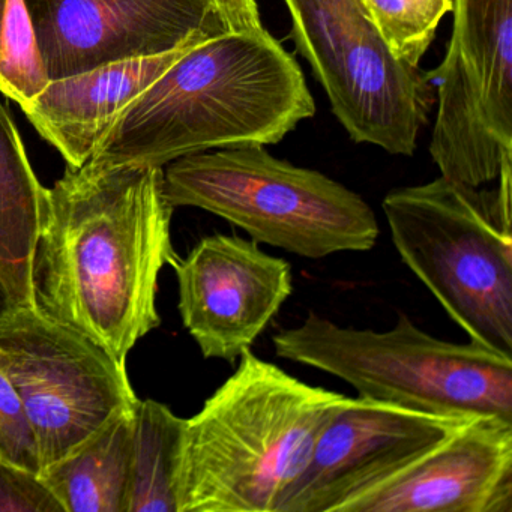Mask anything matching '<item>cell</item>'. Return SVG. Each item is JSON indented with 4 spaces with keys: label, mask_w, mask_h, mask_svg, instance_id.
<instances>
[{
    "label": "cell",
    "mask_w": 512,
    "mask_h": 512,
    "mask_svg": "<svg viewBox=\"0 0 512 512\" xmlns=\"http://www.w3.org/2000/svg\"><path fill=\"white\" fill-rule=\"evenodd\" d=\"M200 35L161 55L112 62L64 79L22 107L35 130L61 152L68 166L82 167L122 112L194 44Z\"/></svg>",
    "instance_id": "cell-14"
},
{
    "label": "cell",
    "mask_w": 512,
    "mask_h": 512,
    "mask_svg": "<svg viewBox=\"0 0 512 512\" xmlns=\"http://www.w3.org/2000/svg\"><path fill=\"white\" fill-rule=\"evenodd\" d=\"M16 308V301H14L13 295H11L4 278L0 275V320L10 316Z\"/></svg>",
    "instance_id": "cell-22"
},
{
    "label": "cell",
    "mask_w": 512,
    "mask_h": 512,
    "mask_svg": "<svg viewBox=\"0 0 512 512\" xmlns=\"http://www.w3.org/2000/svg\"><path fill=\"white\" fill-rule=\"evenodd\" d=\"M290 38L355 143L412 157L433 109L430 74L397 61L361 0H284Z\"/></svg>",
    "instance_id": "cell-7"
},
{
    "label": "cell",
    "mask_w": 512,
    "mask_h": 512,
    "mask_svg": "<svg viewBox=\"0 0 512 512\" xmlns=\"http://www.w3.org/2000/svg\"><path fill=\"white\" fill-rule=\"evenodd\" d=\"M346 398L245 349L235 373L185 419L178 512H277Z\"/></svg>",
    "instance_id": "cell-3"
},
{
    "label": "cell",
    "mask_w": 512,
    "mask_h": 512,
    "mask_svg": "<svg viewBox=\"0 0 512 512\" xmlns=\"http://www.w3.org/2000/svg\"><path fill=\"white\" fill-rule=\"evenodd\" d=\"M0 367L28 413L41 472L139 400L124 365L34 307L0 320Z\"/></svg>",
    "instance_id": "cell-8"
},
{
    "label": "cell",
    "mask_w": 512,
    "mask_h": 512,
    "mask_svg": "<svg viewBox=\"0 0 512 512\" xmlns=\"http://www.w3.org/2000/svg\"><path fill=\"white\" fill-rule=\"evenodd\" d=\"M482 190L440 178L382 208L395 250L473 343L512 356V166Z\"/></svg>",
    "instance_id": "cell-4"
},
{
    "label": "cell",
    "mask_w": 512,
    "mask_h": 512,
    "mask_svg": "<svg viewBox=\"0 0 512 512\" xmlns=\"http://www.w3.org/2000/svg\"><path fill=\"white\" fill-rule=\"evenodd\" d=\"M466 419L347 397L277 512H337L356 494L430 451Z\"/></svg>",
    "instance_id": "cell-11"
},
{
    "label": "cell",
    "mask_w": 512,
    "mask_h": 512,
    "mask_svg": "<svg viewBox=\"0 0 512 512\" xmlns=\"http://www.w3.org/2000/svg\"><path fill=\"white\" fill-rule=\"evenodd\" d=\"M49 82L28 10L23 0H8L0 41V92L23 107Z\"/></svg>",
    "instance_id": "cell-19"
},
{
    "label": "cell",
    "mask_w": 512,
    "mask_h": 512,
    "mask_svg": "<svg viewBox=\"0 0 512 512\" xmlns=\"http://www.w3.org/2000/svg\"><path fill=\"white\" fill-rule=\"evenodd\" d=\"M337 512H512V421L494 415L466 419Z\"/></svg>",
    "instance_id": "cell-13"
},
{
    "label": "cell",
    "mask_w": 512,
    "mask_h": 512,
    "mask_svg": "<svg viewBox=\"0 0 512 512\" xmlns=\"http://www.w3.org/2000/svg\"><path fill=\"white\" fill-rule=\"evenodd\" d=\"M19 130L0 101V275L17 307H32V256L49 206Z\"/></svg>",
    "instance_id": "cell-15"
},
{
    "label": "cell",
    "mask_w": 512,
    "mask_h": 512,
    "mask_svg": "<svg viewBox=\"0 0 512 512\" xmlns=\"http://www.w3.org/2000/svg\"><path fill=\"white\" fill-rule=\"evenodd\" d=\"M173 269L185 328L206 359L230 364L251 349L293 292L289 262L235 235L206 236Z\"/></svg>",
    "instance_id": "cell-12"
},
{
    "label": "cell",
    "mask_w": 512,
    "mask_h": 512,
    "mask_svg": "<svg viewBox=\"0 0 512 512\" xmlns=\"http://www.w3.org/2000/svg\"><path fill=\"white\" fill-rule=\"evenodd\" d=\"M184 424L166 404L136 401L127 512H178L175 482Z\"/></svg>",
    "instance_id": "cell-17"
},
{
    "label": "cell",
    "mask_w": 512,
    "mask_h": 512,
    "mask_svg": "<svg viewBox=\"0 0 512 512\" xmlns=\"http://www.w3.org/2000/svg\"><path fill=\"white\" fill-rule=\"evenodd\" d=\"M50 80L226 31L214 0H23Z\"/></svg>",
    "instance_id": "cell-10"
},
{
    "label": "cell",
    "mask_w": 512,
    "mask_h": 512,
    "mask_svg": "<svg viewBox=\"0 0 512 512\" xmlns=\"http://www.w3.org/2000/svg\"><path fill=\"white\" fill-rule=\"evenodd\" d=\"M163 167H71L50 188L32 256V307L118 364L158 328V278L181 257Z\"/></svg>",
    "instance_id": "cell-1"
},
{
    "label": "cell",
    "mask_w": 512,
    "mask_h": 512,
    "mask_svg": "<svg viewBox=\"0 0 512 512\" xmlns=\"http://www.w3.org/2000/svg\"><path fill=\"white\" fill-rule=\"evenodd\" d=\"M133 409L40 473L64 512H127Z\"/></svg>",
    "instance_id": "cell-16"
},
{
    "label": "cell",
    "mask_w": 512,
    "mask_h": 512,
    "mask_svg": "<svg viewBox=\"0 0 512 512\" xmlns=\"http://www.w3.org/2000/svg\"><path fill=\"white\" fill-rule=\"evenodd\" d=\"M164 194L173 208L211 212L257 244L305 259L364 253L379 238L376 214L358 193L278 160L259 143L172 161L164 170Z\"/></svg>",
    "instance_id": "cell-6"
},
{
    "label": "cell",
    "mask_w": 512,
    "mask_h": 512,
    "mask_svg": "<svg viewBox=\"0 0 512 512\" xmlns=\"http://www.w3.org/2000/svg\"><path fill=\"white\" fill-rule=\"evenodd\" d=\"M0 461L41 473L37 439L25 406L0 367Z\"/></svg>",
    "instance_id": "cell-20"
},
{
    "label": "cell",
    "mask_w": 512,
    "mask_h": 512,
    "mask_svg": "<svg viewBox=\"0 0 512 512\" xmlns=\"http://www.w3.org/2000/svg\"><path fill=\"white\" fill-rule=\"evenodd\" d=\"M0 512H64L38 473L0 461Z\"/></svg>",
    "instance_id": "cell-21"
},
{
    "label": "cell",
    "mask_w": 512,
    "mask_h": 512,
    "mask_svg": "<svg viewBox=\"0 0 512 512\" xmlns=\"http://www.w3.org/2000/svg\"><path fill=\"white\" fill-rule=\"evenodd\" d=\"M391 55L419 67L454 0H361Z\"/></svg>",
    "instance_id": "cell-18"
},
{
    "label": "cell",
    "mask_w": 512,
    "mask_h": 512,
    "mask_svg": "<svg viewBox=\"0 0 512 512\" xmlns=\"http://www.w3.org/2000/svg\"><path fill=\"white\" fill-rule=\"evenodd\" d=\"M287 361L349 383L358 397L434 415H494L512 421V356L481 344L449 343L400 314L385 332L341 328L310 313L272 337Z\"/></svg>",
    "instance_id": "cell-5"
},
{
    "label": "cell",
    "mask_w": 512,
    "mask_h": 512,
    "mask_svg": "<svg viewBox=\"0 0 512 512\" xmlns=\"http://www.w3.org/2000/svg\"><path fill=\"white\" fill-rule=\"evenodd\" d=\"M8 0H0V41H2V32H4L5 17H7Z\"/></svg>",
    "instance_id": "cell-23"
},
{
    "label": "cell",
    "mask_w": 512,
    "mask_h": 512,
    "mask_svg": "<svg viewBox=\"0 0 512 512\" xmlns=\"http://www.w3.org/2000/svg\"><path fill=\"white\" fill-rule=\"evenodd\" d=\"M437 86L430 155L440 176L469 187L512 166V0H454Z\"/></svg>",
    "instance_id": "cell-9"
},
{
    "label": "cell",
    "mask_w": 512,
    "mask_h": 512,
    "mask_svg": "<svg viewBox=\"0 0 512 512\" xmlns=\"http://www.w3.org/2000/svg\"><path fill=\"white\" fill-rule=\"evenodd\" d=\"M314 113L301 67L265 28L223 32L170 65L85 164L164 167L212 149L275 145Z\"/></svg>",
    "instance_id": "cell-2"
}]
</instances>
